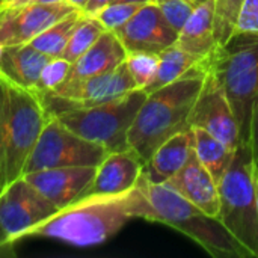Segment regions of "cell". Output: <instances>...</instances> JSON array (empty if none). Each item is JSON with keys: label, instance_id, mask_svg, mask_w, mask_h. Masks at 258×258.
Returning a JSON list of instances; mask_svg holds the SVG:
<instances>
[{"label": "cell", "instance_id": "cell-12", "mask_svg": "<svg viewBox=\"0 0 258 258\" xmlns=\"http://www.w3.org/2000/svg\"><path fill=\"white\" fill-rule=\"evenodd\" d=\"M76 11L70 3H26L0 8V45L29 44L51 24ZM80 11V9H79Z\"/></svg>", "mask_w": 258, "mask_h": 258}, {"label": "cell", "instance_id": "cell-22", "mask_svg": "<svg viewBox=\"0 0 258 258\" xmlns=\"http://www.w3.org/2000/svg\"><path fill=\"white\" fill-rule=\"evenodd\" d=\"M159 56H160V60H159V68H157L156 77L144 89L145 92L156 91L162 86H166V85L181 79L183 76H186L192 70L198 68L204 62V60L198 59L197 56L187 53L177 44L169 45Z\"/></svg>", "mask_w": 258, "mask_h": 258}, {"label": "cell", "instance_id": "cell-5", "mask_svg": "<svg viewBox=\"0 0 258 258\" xmlns=\"http://www.w3.org/2000/svg\"><path fill=\"white\" fill-rule=\"evenodd\" d=\"M207 65L231 104L240 130V145L249 147V124L258 97V32H236Z\"/></svg>", "mask_w": 258, "mask_h": 258}, {"label": "cell", "instance_id": "cell-40", "mask_svg": "<svg viewBox=\"0 0 258 258\" xmlns=\"http://www.w3.org/2000/svg\"><path fill=\"white\" fill-rule=\"evenodd\" d=\"M2 50H3V47H2V45H0V54H2Z\"/></svg>", "mask_w": 258, "mask_h": 258}, {"label": "cell", "instance_id": "cell-32", "mask_svg": "<svg viewBox=\"0 0 258 258\" xmlns=\"http://www.w3.org/2000/svg\"><path fill=\"white\" fill-rule=\"evenodd\" d=\"M14 245L12 242H9L5 236V233L0 228V258H9L15 257V251H14Z\"/></svg>", "mask_w": 258, "mask_h": 258}, {"label": "cell", "instance_id": "cell-28", "mask_svg": "<svg viewBox=\"0 0 258 258\" xmlns=\"http://www.w3.org/2000/svg\"><path fill=\"white\" fill-rule=\"evenodd\" d=\"M70 68H71V62L65 60L63 57H51L41 71V76L35 86V92L39 95L45 92H51L62 82H65Z\"/></svg>", "mask_w": 258, "mask_h": 258}, {"label": "cell", "instance_id": "cell-41", "mask_svg": "<svg viewBox=\"0 0 258 258\" xmlns=\"http://www.w3.org/2000/svg\"><path fill=\"white\" fill-rule=\"evenodd\" d=\"M0 8H2V0H0Z\"/></svg>", "mask_w": 258, "mask_h": 258}, {"label": "cell", "instance_id": "cell-17", "mask_svg": "<svg viewBox=\"0 0 258 258\" xmlns=\"http://www.w3.org/2000/svg\"><path fill=\"white\" fill-rule=\"evenodd\" d=\"M127 57V50L112 30H104L101 36L77 60L71 63L65 80H83L119 67Z\"/></svg>", "mask_w": 258, "mask_h": 258}, {"label": "cell", "instance_id": "cell-9", "mask_svg": "<svg viewBox=\"0 0 258 258\" xmlns=\"http://www.w3.org/2000/svg\"><path fill=\"white\" fill-rule=\"evenodd\" d=\"M139 89L127 68L125 60L112 71L83 80H65L51 92L38 94L47 115L71 107H91L118 100Z\"/></svg>", "mask_w": 258, "mask_h": 258}, {"label": "cell", "instance_id": "cell-20", "mask_svg": "<svg viewBox=\"0 0 258 258\" xmlns=\"http://www.w3.org/2000/svg\"><path fill=\"white\" fill-rule=\"evenodd\" d=\"M192 151V130L177 133L153 153L144 166V174L154 183H166L186 165Z\"/></svg>", "mask_w": 258, "mask_h": 258}, {"label": "cell", "instance_id": "cell-36", "mask_svg": "<svg viewBox=\"0 0 258 258\" xmlns=\"http://www.w3.org/2000/svg\"><path fill=\"white\" fill-rule=\"evenodd\" d=\"M33 3H42V5H54V3H67V0H32Z\"/></svg>", "mask_w": 258, "mask_h": 258}, {"label": "cell", "instance_id": "cell-3", "mask_svg": "<svg viewBox=\"0 0 258 258\" xmlns=\"http://www.w3.org/2000/svg\"><path fill=\"white\" fill-rule=\"evenodd\" d=\"M130 219V190L116 195H86L29 230L24 239H53L76 248H89L112 239Z\"/></svg>", "mask_w": 258, "mask_h": 258}, {"label": "cell", "instance_id": "cell-21", "mask_svg": "<svg viewBox=\"0 0 258 258\" xmlns=\"http://www.w3.org/2000/svg\"><path fill=\"white\" fill-rule=\"evenodd\" d=\"M194 150L204 165V168L212 174V177L219 183L230 168L237 150H231L222 141L215 138L212 133L200 127H192Z\"/></svg>", "mask_w": 258, "mask_h": 258}, {"label": "cell", "instance_id": "cell-39", "mask_svg": "<svg viewBox=\"0 0 258 258\" xmlns=\"http://www.w3.org/2000/svg\"><path fill=\"white\" fill-rule=\"evenodd\" d=\"M153 2H159V0H153ZM198 3H203V2H206V0H197Z\"/></svg>", "mask_w": 258, "mask_h": 258}, {"label": "cell", "instance_id": "cell-34", "mask_svg": "<svg viewBox=\"0 0 258 258\" xmlns=\"http://www.w3.org/2000/svg\"><path fill=\"white\" fill-rule=\"evenodd\" d=\"M32 0H2V8H6V6H21V5H26V3H30Z\"/></svg>", "mask_w": 258, "mask_h": 258}, {"label": "cell", "instance_id": "cell-16", "mask_svg": "<svg viewBox=\"0 0 258 258\" xmlns=\"http://www.w3.org/2000/svg\"><path fill=\"white\" fill-rule=\"evenodd\" d=\"M166 183L204 213L219 219V186L200 162L195 150L186 165Z\"/></svg>", "mask_w": 258, "mask_h": 258}, {"label": "cell", "instance_id": "cell-18", "mask_svg": "<svg viewBox=\"0 0 258 258\" xmlns=\"http://www.w3.org/2000/svg\"><path fill=\"white\" fill-rule=\"evenodd\" d=\"M175 44L201 60H207L216 53L219 45L215 36V0H206L197 6L178 32Z\"/></svg>", "mask_w": 258, "mask_h": 258}, {"label": "cell", "instance_id": "cell-6", "mask_svg": "<svg viewBox=\"0 0 258 258\" xmlns=\"http://www.w3.org/2000/svg\"><path fill=\"white\" fill-rule=\"evenodd\" d=\"M255 165L248 145H240L219 186V221L245 258H258Z\"/></svg>", "mask_w": 258, "mask_h": 258}, {"label": "cell", "instance_id": "cell-33", "mask_svg": "<svg viewBox=\"0 0 258 258\" xmlns=\"http://www.w3.org/2000/svg\"><path fill=\"white\" fill-rule=\"evenodd\" d=\"M113 0H88L83 12L88 15H95L100 9H103L104 6H107L109 3H112Z\"/></svg>", "mask_w": 258, "mask_h": 258}, {"label": "cell", "instance_id": "cell-24", "mask_svg": "<svg viewBox=\"0 0 258 258\" xmlns=\"http://www.w3.org/2000/svg\"><path fill=\"white\" fill-rule=\"evenodd\" d=\"M104 30H106L104 26L94 15H88L83 12L82 18L79 20L77 26L74 27V30L70 36V41L63 50L62 57L73 63L86 50H89L92 47V44L101 36V33Z\"/></svg>", "mask_w": 258, "mask_h": 258}, {"label": "cell", "instance_id": "cell-27", "mask_svg": "<svg viewBox=\"0 0 258 258\" xmlns=\"http://www.w3.org/2000/svg\"><path fill=\"white\" fill-rule=\"evenodd\" d=\"M144 3H124V2H112L103 9H100L94 17L104 26L106 30L116 32L122 27L142 6Z\"/></svg>", "mask_w": 258, "mask_h": 258}, {"label": "cell", "instance_id": "cell-29", "mask_svg": "<svg viewBox=\"0 0 258 258\" xmlns=\"http://www.w3.org/2000/svg\"><path fill=\"white\" fill-rule=\"evenodd\" d=\"M156 3L159 5L166 21L177 32L183 29L186 21L190 18V15L200 5L197 0H159Z\"/></svg>", "mask_w": 258, "mask_h": 258}, {"label": "cell", "instance_id": "cell-2", "mask_svg": "<svg viewBox=\"0 0 258 258\" xmlns=\"http://www.w3.org/2000/svg\"><path fill=\"white\" fill-rule=\"evenodd\" d=\"M207 73V60L181 79L147 92L128 130V147L147 163L153 153L177 133L190 130V116Z\"/></svg>", "mask_w": 258, "mask_h": 258}, {"label": "cell", "instance_id": "cell-25", "mask_svg": "<svg viewBox=\"0 0 258 258\" xmlns=\"http://www.w3.org/2000/svg\"><path fill=\"white\" fill-rule=\"evenodd\" d=\"M243 2L245 0H215V36L219 47L236 33Z\"/></svg>", "mask_w": 258, "mask_h": 258}, {"label": "cell", "instance_id": "cell-31", "mask_svg": "<svg viewBox=\"0 0 258 258\" xmlns=\"http://www.w3.org/2000/svg\"><path fill=\"white\" fill-rule=\"evenodd\" d=\"M249 148L252 153V160L258 171V97L252 107V116L249 124Z\"/></svg>", "mask_w": 258, "mask_h": 258}, {"label": "cell", "instance_id": "cell-10", "mask_svg": "<svg viewBox=\"0 0 258 258\" xmlns=\"http://www.w3.org/2000/svg\"><path fill=\"white\" fill-rule=\"evenodd\" d=\"M57 210L23 175L5 184L0 190V228L12 243L24 239L29 230Z\"/></svg>", "mask_w": 258, "mask_h": 258}, {"label": "cell", "instance_id": "cell-8", "mask_svg": "<svg viewBox=\"0 0 258 258\" xmlns=\"http://www.w3.org/2000/svg\"><path fill=\"white\" fill-rule=\"evenodd\" d=\"M107 154L103 145L76 135L54 115H48L23 174L62 166H98Z\"/></svg>", "mask_w": 258, "mask_h": 258}, {"label": "cell", "instance_id": "cell-38", "mask_svg": "<svg viewBox=\"0 0 258 258\" xmlns=\"http://www.w3.org/2000/svg\"><path fill=\"white\" fill-rule=\"evenodd\" d=\"M255 194H257V204H258V171H255Z\"/></svg>", "mask_w": 258, "mask_h": 258}, {"label": "cell", "instance_id": "cell-1", "mask_svg": "<svg viewBox=\"0 0 258 258\" xmlns=\"http://www.w3.org/2000/svg\"><path fill=\"white\" fill-rule=\"evenodd\" d=\"M133 219L174 228L215 258H245L242 249L218 218L209 216L168 183H154L142 172L130 190Z\"/></svg>", "mask_w": 258, "mask_h": 258}, {"label": "cell", "instance_id": "cell-7", "mask_svg": "<svg viewBox=\"0 0 258 258\" xmlns=\"http://www.w3.org/2000/svg\"><path fill=\"white\" fill-rule=\"evenodd\" d=\"M147 92L135 89L130 94L91 107H71L54 116L76 135L103 145L109 153L122 151L128 147V130L142 106Z\"/></svg>", "mask_w": 258, "mask_h": 258}, {"label": "cell", "instance_id": "cell-37", "mask_svg": "<svg viewBox=\"0 0 258 258\" xmlns=\"http://www.w3.org/2000/svg\"><path fill=\"white\" fill-rule=\"evenodd\" d=\"M113 2H124V3H148L153 0H113Z\"/></svg>", "mask_w": 258, "mask_h": 258}, {"label": "cell", "instance_id": "cell-42", "mask_svg": "<svg viewBox=\"0 0 258 258\" xmlns=\"http://www.w3.org/2000/svg\"><path fill=\"white\" fill-rule=\"evenodd\" d=\"M0 190H2V184H0Z\"/></svg>", "mask_w": 258, "mask_h": 258}, {"label": "cell", "instance_id": "cell-19", "mask_svg": "<svg viewBox=\"0 0 258 258\" xmlns=\"http://www.w3.org/2000/svg\"><path fill=\"white\" fill-rule=\"evenodd\" d=\"M50 59L30 44L6 45L0 54V76L21 88L35 91L41 71Z\"/></svg>", "mask_w": 258, "mask_h": 258}, {"label": "cell", "instance_id": "cell-30", "mask_svg": "<svg viewBox=\"0 0 258 258\" xmlns=\"http://www.w3.org/2000/svg\"><path fill=\"white\" fill-rule=\"evenodd\" d=\"M236 32H258V0L243 2Z\"/></svg>", "mask_w": 258, "mask_h": 258}, {"label": "cell", "instance_id": "cell-15", "mask_svg": "<svg viewBox=\"0 0 258 258\" xmlns=\"http://www.w3.org/2000/svg\"><path fill=\"white\" fill-rule=\"evenodd\" d=\"M145 162L133 150L109 153L97 166L86 195H116L132 190L144 172Z\"/></svg>", "mask_w": 258, "mask_h": 258}, {"label": "cell", "instance_id": "cell-14", "mask_svg": "<svg viewBox=\"0 0 258 258\" xmlns=\"http://www.w3.org/2000/svg\"><path fill=\"white\" fill-rule=\"evenodd\" d=\"M95 171L97 166H62L23 174V177L50 203L62 209L86 194Z\"/></svg>", "mask_w": 258, "mask_h": 258}, {"label": "cell", "instance_id": "cell-4", "mask_svg": "<svg viewBox=\"0 0 258 258\" xmlns=\"http://www.w3.org/2000/svg\"><path fill=\"white\" fill-rule=\"evenodd\" d=\"M48 115L41 97L0 76V184L23 175Z\"/></svg>", "mask_w": 258, "mask_h": 258}, {"label": "cell", "instance_id": "cell-26", "mask_svg": "<svg viewBox=\"0 0 258 258\" xmlns=\"http://www.w3.org/2000/svg\"><path fill=\"white\" fill-rule=\"evenodd\" d=\"M160 56L154 53H127V68L139 89H145L156 77Z\"/></svg>", "mask_w": 258, "mask_h": 258}, {"label": "cell", "instance_id": "cell-35", "mask_svg": "<svg viewBox=\"0 0 258 258\" xmlns=\"http://www.w3.org/2000/svg\"><path fill=\"white\" fill-rule=\"evenodd\" d=\"M67 3H70V5H71V6H74L76 9L83 11V9H85V6H86V3H88V0H67Z\"/></svg>", "mask_w": 258, "mask_h": 258}, {"label": "cell", "instance_id": "cell-23", "mask_svg": "<svg viewBox=\"0 0 258 258\" xmlns=\"http://www.w3.org/2000/svg\"><path fill=\"white\" fill-rule=\"evenodd\" d=\"M82 15H83V11H79V9L73 11L71 14L65 15L59 21L51 24L36 38H33L29 44L38 51L50 57H62L63 50L70 41V36L74 27L77 26L79 20L82 18Z\"/></svg>", "mask_w": 258, "mask_h": 258}, {"label": "cell", "instance_id": "cell-11", "mask_svg": "<svg viewBox=\"0 0 258 258\" xmlns=\"http://www.w3.org/2000/svg\"><path fill=\"white\" fill-rule=\"evenodd\" d=\"M192 127L204 128L231 150H237L240 147V130L231 104L216 74L209 68V65L203 89L190 116V128Z\"/></svg>", "mask_w": 258, "mask_h": 258}, {"label": "cell", "instance_id": "cell-13", "mask_svg": "<svg viewBox=\"0 0 258 258\" xmlns=\"http://www.w3.org/2000/svg\"><path fill=\"white\" fill-rule=\"evenodd\" d=\"M115 33L127 53L160 54L178 38V32L166 21L156 2L144 3Z\"/></svg>", "mask_w": 258, "mask_h": 258}]
</instances>
